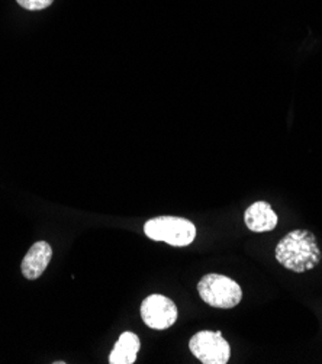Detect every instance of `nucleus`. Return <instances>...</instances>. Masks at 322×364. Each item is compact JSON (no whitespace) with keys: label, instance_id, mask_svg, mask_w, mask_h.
I'll use <instances>...</instances> for the list:
<instances>
[{"label":"nucleus","instance_id":"9","mask_svg":"<svg viewBox=\"0 0 322 364\" xmlns=\"http://www.w3.org/2000/svg\"><path fill=\"white\" fill-rule=\"evenodd\" d=\"M16 2L19 6H22L26 11L38 12V11H44L48 6H51L54 0H16Z\"/></svg>","mask_w":322,"mask_h":364},{"label":"nucleus","instance_id":"6","mask_svg":"<svg viewBox=\"0 0 322 364\" xmlns=\"http://www.w3.org/2000/svg\"><path fill=\"white\" fill-rule=\"evenodd\" d=\"M245 227L253 232L273 231L279 223V216L269 202L259 200L249 205L244 212Z\"/></svg>","mask_w":322,"mask_h":364},{"label":"nucleus","instance_id":"7","mask_svg":"<svg viewBox=\"0 0 322 364\" xmlns=\"http://www.w3.org/2000/svg\"><path fill=\"white\" fill-rule=\"evenodd\" d=\"M51 257H53V248L48 242L45 241L35 242L22 260V264H21L22 274L28 280L38 279L48 267Z\"/></svg>","mask_w":322,"mask_h":364},{"label":"nucleus","instance_id":"1","mask_svg":"<svg viewBox=\"0 0 322 364\" xmlns=\"http://www.w3.org/2000/svg\"><path fill=\"white\" fill-rule=\"evenodd\" d=\"M274 257L286 270L302 274L321 263L322 251L315 234L308 230H294L277 242Z\"/></svg>","mask_w":322,"mask_h":364},{"label":"nucleus","instance_id":"3","mask_svg":"<svg viewBox=\"0 0 322 364\" xmlns=\"http://www.w3.org/2000/svg\"><path fill=\"white\" fill-rule=\"evenodd\" d=\"M198 292L205 304L218 309H232L242 299L241 286L235 280L217 273L203 276L198 284Z\"/></svg>","mask_w":322,"mask_h":364},{"label":"nucleus","instance_id":"8","mask_svg":"<svg viewBox=\"0 0 322 364\" xmlns=\"http://www.w3.org/2000/svg\"><path fill=\"white\" fill-rule=\"evenodd\" d=\"M141 343L136 334L134 333H124L118 338L111 355L109 363L111 364H132L136 360L138 351H139Z\"/></svg>","mask_w":322,"mask_h":364},{"label":"nucleus","instance_id":"4","mask_svg":"<svg viewBox=\"0 0 322 364\" xmlns=\"http://www.w3.org/2000/svg\"><path fill=\"white\" fill-rule=\"evenodd\" d=\"M192 354L203 364H227L231 347L221 331H199L189 341Z\"/></svg>","mask_w":322,"mask_h":364},{"label":"nucleus","instance_id":"2","mask_svg":"<svg viewBox=\"0 0 322 364\" xmlns=\"http://www.w3.org/2000/svg\"><path fill=\"white\" fill-rule=\"evenodd\" d=\"M146 235L153 241L167 242L173 247H186L196 238V227L192 221L178 216H159L144 225Z\"/></svg>","mask_w":322,"mask_h":364},{"label":"nucleus","instance_id":"5","mask_svg":"<svg viewBox=\"0 0 322 364\" xmlns=\"http://www.w3.org/2000/svg\"><path fill=\"white\" fill-rule=\"evenodd\" d=\"M176 304L164 295H150L141 304V318L153 330H167L177 321Z\"/></svg>","mask_w":322,"mask_h":364}]
</instances>
